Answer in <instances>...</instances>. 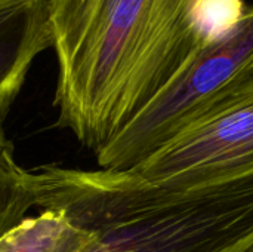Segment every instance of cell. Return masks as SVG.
Instances as JSON below:
<instances>
[{
    "label": "cell",
    "mask_w": 253,
    "mask_h": 252,
    "mask_svg": "<svg viewBox=\"0 0 253 252\" xmlns=\"http://www.w3.org/2000/svg\"><path fill=\"white\" fill-rule=\"evenodd\" d=\"M34 177L37 206L90 233L80 252H221L253 233V177L188 190L101 168L46 165Z\"/></svg>",
    "instance_id": "obj_2"
},
{
    "label": "cell",
    "mask_w": 253,
    "mask_h": 252,
    "mask_svg": "<svg viewBox=\"0 0 253 252\" xmlns=\"http://www.w3.org/2000/svg\"><path fill=\"white\" fill-rule=\"evenodd\" d=\"M221 252H253V233L240 239L239 242L230 245L228 248L222 250Z\"/></svg>",
    "instance_id": "obj_8"
},
{
    "label": "cell",
    "mask_w": 253,
    "mask_h": 252,
    "mask_svg": "<svg viewBox=\"0 0 253 252\" xmlns=\"http://www.w3.org/2000/svg\"><path fill=\"white\" fill-rule=\"evenodd\" d=\"M253 76V6L209 42L95 156L101 169L127 171L218 97Z\"/></svg>",
    "instance_id": "obj_3"
},
{
    "label": "cell",
    "mask_w": 253,
    "mask_h": 252,
    "mask_svg": "<svg viewBox=\"0 0 253 252\" xmlns=\"http://www.w3.org/2000/svg\"><path fill=\"white\" fill-rule=\"evenodd\" d=\"M206 0H47L58 125L92 151L209 42Z\"/></svg>",
    "instance_id": "obj_1"
},
{
    "label": "cell",
    "mask_w": 253,
    "mask_h": 252,
    "mask_svg": "<svg viewBox=\"0 0 253 252\" xmlns=\"http://www.w3.org/2000/svg\"><path fill=\"white\" fill-rule=\"evenodd\" d=\"M89 238L62 212L42 208L0 238V252H80Z\"/></svg>",
    "instance_id": "obj_6"
},
{
    "label": "cell",
    "mask_w": 253,
    "mask_h": 252,
    "mask_svg": "<svg viewBox=\"0 0 253 252\" xmlns=\"http://www.w3.org/2000/svg\"><path fill=\"white\" fill-rule=\"evenodd\" d=\"M47 48V0H0V100L16 98L33 61Z\"/></svg>",
    "instance_id": "obj_5"
},
{
    "label": "cell",
    "mask_w": 253,
    "mask_h": 252,
    "mask_svg": "<svg viewBox=\"0 0 253 252\" xmlns=\"http://www.w3.org/2000/svg\"><path fill=\"white\" fill-rule=\"evenodd\" d=\"M13 101L0 100V238L21 224L30 209L37 206L34 172L18 165L13 144L4 132V119Z\"/></svg>",
    "instance_id": "obj_7"
},
{
    "label": "cell",
    "mask_w": 253,
    "mask_h": 252,
    "mask_svg": "<svg viewBox=\"0 0 253 252\" xmlns=\"http://www.w3.org/2000/svg\"><path fill=\"white\" fill-rule=\"evenodd\" d=\"M127 171L169 190L253 177V76L218 97Z\"/></svg>",
    "instance_id": "obj_4"
}]
</instances>
